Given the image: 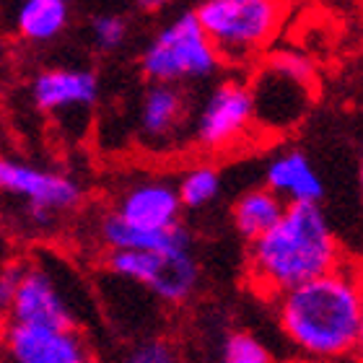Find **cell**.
I'll return each mask as SVG.
<instances>
[{"instance_id": "cell-1", "label": "cell", "mask_w": 363, "mask_h": 363, "mask_svg": "<svg viewBox=\"0 0 363 363\" xmlns=\"http://www.w3.org/2000/svg\"><path fill=\"white\" fill-rule=\"evenodd\" d=\"M363 275L350 265L272 298L286 342L306 361L353 358L361 319Z\"/></svg>"}, {"instance_id": "cell-2", "label": "cell", "mask_w": 363, "mask_h": 363, "mask_svg": "<svg viewBox=\"0 0 363 363\" xmlns=\"http://www.w3.org/2000/svg\"><path fill=\"white\" fill-rule=\"evenodd\" d=\"M345 265L340 242L319 205H288L283 218L250 244L247 280L262 298L317 280Z\"/></svg>"}, {"instance_id": "cell-3", "label": "cell", "mask_w": 363, "mask_h": 363, "mask_svg": "<svg viewBox=\"0 0 363 363\" xmlns=\"http://www.w3.org/2000/svg\"><path fill=\"white\" fill-rule=\"evenodd\" d=\"M195 16L220 60L242 62L275 37L283 0H203Z\"/></svg>"}, {"instance_id": "cell-4", "label": "cell", "mask_w": 363, "mask_h": 363, "mask_svg": "<svg viewBox=\"0 0 363 363\" xmlns=\"http://www.w3.org/2000/svg\"><path fill=\"white\" fill-rule=\"evenodd\" d=\"M220 65L216 47L197 21L195 11L167 23L140 55V70L156 84H179L189 78H208Z\"/></svg>"}, {"instance_id": "cell-5", "label": "cell", "mask_w": 363, "mask_h": 363, "mask_svg": "<svg viewBox=\"0 0 363 363\" xmlns=\"http://www.w3.org/2000/svg\"><path fill=\"white\" fill-rule=\"evenodd\" d=\"M0 195L23 203V216L34 228H50L57 216L81 205L84 187L70 174L0 156Z\"/></svg>"}, {"instance_id": "cell-6", "label": "cell", "mask_w": 363, "mask_h": 363, "mask_svg": "<svg viewBox=\"0 0 363 363\" xmlns=\"http://www.w3.org/2000/svg\"><path fill=\"white\" fill-rule=\"evenodd\" d=\"M106 270L114 278L145 288L167 306L187 303L200 288V265L192 250L159 255V252H106Z\"/></svg>"}, {"instance_id": "cell-7", "label": "cell", "mask_w": 363, "mask_h": 363, "mask_svg": "<svg viewBox=\"0 0 363 363\" xmlns=\"http://www.w3.org/2000/svg\"><path fill=\"white\" fill-rule=\"evenodd\" d=\"M11 325L31 327H57V330H78L76 311L68 296L62 294L60 283L50 267L39 262H23L21 280L8 309Z\"/></svg>"}, {"instance_id": "cell-8", "label": "cell", "mask_w": 363, "mask_h": 363, "mask_svg": "<svg viewBox=\"0 0 363 363\" xmlns=\"http://www.w3.org/2000/svg\"><path fill=\"white\" fill-rule=\"evenodd\" d=\"M255 122L250 86L223 81L205 99L195 120V143L205 151H223L234 145Z\"/></svg>"}, {"instance_id": "cell-9", "label": "cell", "mask_w": 363, "mask_h": 363, "mask_svg": "<svg viewBox=\"0 0 363 363\" xmlns=\"http://www.w3.org/2000/svg\"><path fill=\"white\" fill-rule=\"evenodd\" d=\"M8 363H94L78 330L11 325L6 335Z\"/></svg>"}, {"instance_id": "cell-10", "label": "cell", "mask_w": 363, "mask_h": 363, "mask_svg": "<svg viewBox=\"0 0 363 363\" xmlns=\"http://www.w3.org/2000/svg\"><path fill=\"white\" fill-rule=\"evenodd\" d=\"M309 84L298 81L291 73L280 70L278 65H267L262 68L255 84L250 86L252 94V109H255V120L265 128L286 130L301 120L306 106H309Z\"/></svg>"}, {"instance_id": "cell-11", "label": "cell", "mask_w": 363, "mask_h": 363, "mask_svg": "<svg viewBox=\"0 0 363 363\" xmlns=\"http://www.w3.org/2000/svg\"><path fill=\"white\" fill-rule=\"evenodd\" d=\"M112 213L135 228H169L182 223V200L169 179H138L122 189Z\"/></svg>"}, {"instance_id": "cell-12", "label": "cell", "mask_w": 363, "mask_h": 363, "mask_svg": "<svg viewBox=\"0 0 363 363\" xmlns=\"http://www.w3.org/2000/svg\"><path fill=\"white\" fill-rule=\"evenodd\" d=\"M99 99V76L86 68H50L31 81V101L47 114L89 112Z\"/></svg>"}, {"instance_id": "cell-13", "label": "cell", "mask_w": 363, "mask_h": 363, "mask_svg": "<svg viewBox=\"0 0 363 363\" xmlns=\"http://www.w3.org/2000/svg\"><path fill=\"white\" fill-rule=\"evenodd\" d=\"M99 242L106 252H159V255H174V252L192 250V234L184 223L169 228H135L120 220L112 211L99 218L96 228Z\"/></svg>"}, {"instance_id": "cell-14", "label": "cell", "mask_w": 363, "mask_h": 363, "mask_svg": "<svg viewBox=\"0 0 363 363\" xmlns=\"http://www.w3.org/2000/svg\"><path fill=\"white\" fill-rule=\"evenodd\" d=\"M265 187L286 205H319L325 197L322 177L301 151H283L272 156L265 169Z\"/></svg>"}, {"instance_id": "cell-15", "label": "cell", "mask_w": 363, "mask_h": 363, "mask_svg": "<svg viewBox=\"0 0 363 363\" xmlns=\"http://www.w3.org/2000/svg\"><path fill=\"white\" fill-rule=\"evenodd\" d=\"M288 205L280 200L275 192L267 187H252L236 197L231 208V220H234L236 234L247 242H257L259 236H265L286 213Z\"/></svg>"}, {"instance_id": "cell-16", "label": "cell", "mask_w": 363, "mask_h": 363, "mask_svg": "<svg viewBox=\"0 0 363 363\" xmlns=\"http://www.w3.org/2000/svg\"><path fill=\"white\" fill-rule=\"evenodd\" d=\"M187 99L177 86L153 84L140 104V133L148 140H167L184 120Z\"/></svg>"}, {"instance_id": "cell-17", "label": "cell", "mask_w": 363, "mask_h": 363, "mask_svg": "<svg viewBox=\"0 0 363 363\" xmlns=\"http://www.w3.org/2000/svg\"><path fill=\"white\" fill-rule=\"evenodd\" d=\"M70 21L68 0H23L16 13V29L26 42L45 45L60 37Z\"/></svg>"}, {"instance_id": "cell-18", "label": "cell", "mask_w": 363, "mask_h": 363, "mask_svg": "<svg viewBox=\"0 0 363 363\" xmlns=\"http://www.w3.org/2000/svg\"><path fill=\"white\" fill-rule=\"evenodd\" d=\"M177 195L182 200V208L200 211L220 195V172L208 164L187 169L177 182Z\"/></svg>"}, {"instance_id": "cell-19", "label": "cell", "mask_w": 363, "mask_h": 363, "mask_svg": "<svg viewBox=\"0 0 363 363\" xmlns=\"http://www.w3.org/2000/svg\"><path fill=\"white\" fill-rule=\"evenodd\" d=\"M218 363H275L272 353L257 335L239 330V333L226 335V340L220 345Z\"/></svg>"}, {"instance_id": "cell-20", "label": "cell", "mask_w": 363, "mask_h": 363, "mask_svg": "<svg viewBox=\"0 0 363 363\" xmlns=\"http://www.w3.org/2000/svg\"><path fill=\"white\" fill-rule=\"evenodd\" d=\"M91 39H94L96 50H101V52H114V50H120V47L125 45V39H128V21H125L122 16H114V13L96 16V18L91 21Z\"/></svg>"}, {"instance_id": "cell-21", "label": "cell", "mask_w": 363, "mask_h": 363, "mask_svg": "<svg viewBox=\"0 0 363 363\" xmlns=\"http://www.w3.org/2000/svg\"><path fill=\"white\" fill-rule=\"evenodd\" d=\"M125 363H179V350L169 337H143L128 350Z\"/></svg>"}, {"instance_id": "cell-22", "label": "cell", "mask_w": 363, "mask_h": 363, "mask_svg": "<svg viewBox=\"0 0 363 363\" xmlns=\"http://www.w3.org/2000/svg\"><path fill=\"white\" fill-rule=\"evenodd\" d=\"M21 272H23V262H8V265L0 267V311L3 314H8V309H11V301H13L16 296Z\"/></svg>"}, {"instance_id": "cell-23", "label": "cell", "mask_w": 363, "mask_h": 363, "mask_svg": "<svg viewBox=\"0 0 363 363\" xmlns=\"http://www.w3.org/2000/svg\"><path fill=\"white\" fill-rule=\"evenodd\" d=\"M353 363H363V296H361V319H358V337L353 350Z\"/></svg>"}, {"instance_id": "cell-24", "label": "cell", "mask_w": 363, "mask_h": 363, "mask_svg": "<svg viewBox=\"0 0 363 363\" xmlns=\"http://www.w3.org/2000/svg\"><path fill=\"white\" fill-rule=\"evenodd\" d=\"M169 0H135L138 8H143V11H159V8L167 6Z\"/></svg>"}, {"instance_id": "cell-25", "label": "cell", "mask_w": 363, "mask_h": 363, "mask_svg": "<svg viewBox=\"0 0 363 363\" xmlns=\"http://www.w3.org/2000/svg\"><path fill=\"white\" fill-rule=\"evenodd\" d=\"M8 327H11V322H8V314H3V311H0V350L6 348V335H8Z\"/></svg>"}, {"instance_id": "cell-26", "label": "cell", "mask_w": 363, "mask_h": 363, "mask_svg": "<svg viewBox=\"0 0 363 363\" xmlns=\"http://www.w3.org/2000/svg\"><path fill=\"white\" fill-rule=\"evenodd\" d=\"M291 363H353V361H306V358H296Z\"/></svg>"}, {"instance_id": "cell-27", "label": "cell", "mask_w": 363, "mask_h": 363, "mask_svg": "<svg viewBox=\"0 0 363 363\" xmlns=\"http://www.w3.org/2000/svg\"><path fill=\"white\" fill-rule=\"evenodd\" d=\"M361 192H363V167H361Z\"/></svg>"}, {"instance_id": "cell-28", "label": "cell", "mask_w": 363, "mask_h": 363, "mask_svg": "<svg viewBox=\"0 0 363 363\" xmlns=\"http://www.w3.org/2000/svg\"><path fill=\"white\" fill-rule=\"evenodd\" d=\"M68 3H73V0H68Z\"/></svg>"}]
</instances>
